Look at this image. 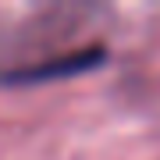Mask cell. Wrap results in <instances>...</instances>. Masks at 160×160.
Instances as JSON below:
<instances>
[{
	"mask_svg": "<svg viewBox=\"0 0 160 160\" xmlns=\"http://www.w3.org/2000/svg\"><path fill=\"white\" fill-rule=\"evenodd\" d=\"M103 50H75V53H64L57 61H46L39 68H22L14 75H4L11 82H36V78H53V75H75V71H86L92 64H100Z\"/></svg>",
	"mask_w": 160,
	"mask_h": 160,
	"instance_id": "1",
	"label": "cell"
}]
</instances>
